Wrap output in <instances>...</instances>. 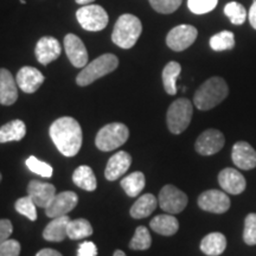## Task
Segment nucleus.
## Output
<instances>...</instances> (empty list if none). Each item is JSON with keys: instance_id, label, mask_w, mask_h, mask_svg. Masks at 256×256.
<instances>
[{"instance_id": "obj_1", "label": "nucleus", "mask_w": 256, "mask_h": 256, "mask_svg": "<svg viewBox=\"0 0 256 256\" xmlns=\"http://www.w3.org/2000/svg\"><path fill=\"white\" fill-rule=\"evenodd\" d=\"M50 136L57 150L66 156H75L82 146V128L74 118L63 116L50 126Z\"/></svg>"}, {"instance_id": "obj_2", "label": "nucleus", "mask_w": 256, "mask_h": 256, "mask_svg": "<svg viewBox=\"0 0 256 256\" xmlns=\"http://www.w3.org/2000/svg\"><path fill=\"white\" fill-rule=\"evenodd\" d=\"M229 94L226 82L222 78L215 76L203 83L194 92V104L200 110H209L220 104Z\"/></svg>"}, {"instance_id": "obj_3", "label": "nucleus", "mask_w": 256, "mask_h": 256, "mask_svg": "<svg viewBox=\"0 0 256 256\" xmlns=\"http://www.w3.org/2000/svg\"><path fill=\"white\" fill-rule=\"evenodd\" d=\"M142 32L140 19L136 16L126 14L118 19L114 25L112 40L121 49H130L136 46Z\"/></svg>"}, {"instance_id": "obj_4", "label": "nucleus", "mask_w": 256, "mask_h": 256, "mask_svg": "<svg viewBox=\"0 0 256 256\" xmlns=\"http://www.w3.org/2000/svg\"><path fill=\"white\" fill-rule=\"evenodd\" d=\"M119 66V60L113 54H104L82 68L81 72L76 78V83L80 87H87L96 80L104 78L113 72Z\"/></svg>"}, {"instance_id": "obj_5", "label": "nucleus", "mask_w": 256, "mask_h": 256, "mask_svg": "<svg viewBox=\"0 0 256 256\" xmlns=\"http://www.w3.org/2000/svg\"><path fill=\"white\" fill-rule=\"evenodd\" d=\"M130 136V130L126 124L113 122L106 124L96 134L95 145L104 152H110L119 148L127 142Z\"/></svg>"}, {"instance_id": "obj_6", "label": "nucleus", "mask_w": 256, "mask_h": 256, "mask_svg": "<svg viewBox=\"0 0 256 256\" xmlns=\"http://www.w3.org/2000/svg\"><path fill=\"white\" fill-rule=\"evenodd\" d=\"M194 107L188 98H178L168 107L166 121L170 132L180 134L188 127L191 122Z\"/></svg>"}, {"instance_id": "obj_7", "label": "nucleus", "mask_w": 256, "mask_h": 256, "mask_svg": "<svg viewBox=\"0 0 256 256\" xmlns=\"http://www.w3.org/2000/svg\"><path fill=\"white\" fill-rule=\"evenodd\" d=\"M76 18L82 28L87 31H101L108 25V14L98 5H86L76 12Z\"/></svg>"}, {"instance_id": "obj_8", "label": "nucleus", "mask_w": 256, "mask_h": 256, "mask_svg": "<svg viewBox=\"0 0 256 256\" xmlns=\"http://www.w3.org/2000/svg\"><path fill=\"white\" fill-rule=\"evenodd\" d=\"M158 203L162 210L171 215L180 214L188 206V196L174 185H165L159 192Z\"/></svg>"}, {"instance_id": "obj_9", "label": "nucleus", "mask_w": 256, "mask_h": 256, "mask_svg": "<svg viewBox=\"0 0 256 256\" xmlns=\"http://www.w3.org/2000/svg\"><path fill=\"white\" fill-rule=\"evenodd\" d=\"M198 34L197 28L192 25H178L172 28L166 37V44L174 51H184L194 43Z\"/></svg>"}, {"instance_id": "obj_10", "label": "nucleus", "mask_w": 256, "mask_h": 256, "mask_svg": "<svg viewBox=\"0 0 256 256\" xmlns=\"http://www.w3.org/2000/svg\"><path fill=\"white\" fill-rule=\"evenodd\" d=\"M198 206L208 212L224 214L230 208V198L223 191L208 190L198 197Z\"/></svg>"}, {"instance_id": "obj_11", "label": "nucleus", "mask_w": 256, "mask_h": 256, "mask_svg": "<svg viewBox=\"0 0 256 256\" xmlns=\"http://www.w3.org/2000/svg\"><path fill=\"white\" fill-rule=\"evenodd\" d=\"M78 203V196L72 191H63L60 194H56V196L52 198L49 206L46 208V214L50 218L55 217L66 216L70 211L75 209V206Z\"/></svg>"}, {"instance_id": "obj_12", "label": "nucleus", "mask_w": 256, "mask_h": 256, "mask_svg": "<svg viewBox=\"0 0 256 256\" xmlns=\"http://www.w3.org/2000/svg\"><path fill=\"white\" fill-rule=\"evenodd\" d=\"M224 142L226 139L222 132L218 130H208L198 136L194 148L202 156H212L223 148Z\"/></svg>"}, {"instance_id": "obj_13", "label": "nucleus", "mask_w": 256, "mask_h": 256, "mask_svg": "<svg viewBox=\"0 0 256 256\" xmlns=\"http://www.w3.org/2000/svg\"><path fill=\"white\" fill-rule=\"evenodd\" d=\"M64 49L70 63L76 68H84L88 63V51L84 43L76 34H69L64 38Z\"/></svg>"}, {"instance_id": "obj_14", "label": "nucleus", "mask_w": 256, "mask_h": 256, "mask_svg": "<svg viewBox=\"0 0 256 256\" xmlns=\"http://www.w3.org/2000/svg\"><path fill=\"white\" fill-rule=\"evenodd\" d=\"M218 183L224 192L230 194H240L247 188V182L238 170L226 168L218 174Z\"/></svg>"}, {"instance_id": "obj_15", "label": "nucleus", "mask_w": 256, "mask_h": 256, "mask_svg": "<svg viewBox=\"0 0 256 256\" xmlns=\"http://www.w3.org/2000/svg\"><path fill=\"white\" fill-rule=\"evenodd\" d=\"M60 52H62V48H60V42L54 37H42L34 48L37 60L43 66H48L49 63L56 60Z\"/></svg>"}, {"instance_id": "obj_16", "label": "nucleus", "mask_w": 256, "mask_h": 256, "mask_svg": "<svg viewBox=\"0 0 256 256\" xmlns=\"http://www.w3.org/2000/svg\"><path fill=\"white\" fill-rule=\"evenodd\" d=\"M44 80L46 78L43 76V74L34 66H23L19 70L17 78H16L18 87L26 94H32V92H37L43 84Z\"/></svg>"}, {"instance_id": "obj_17", "label": "nucleus", "mask_w": 256, "mask_h": 256, "mask_svg": "<svg viewBox=\"0 0 256 256\" xmlns=\"http://www.w3.org/2000/svg\"><path fill=\"white\" fill-rule=\"evenodd\" d=\"M232 158L234 164L241 170H252L256 168V151L246 142H238L232 146Z\"/></svg>"}, {"instance_id": "obj_18", "label": "nucleus", "mask_w": 256, "mask_h": 256, "mask_svg": "<svg viewBox=\"0 0 256 256\" xmlns=\"http://www.w3.org/2000/svg\"><path fill=\"white\" fill-rule=\"evenodd\" d=\"M28 194L34 200L37 206L46 209L52 198L56 196V188L49 183L31 180L28 185Z\"/></svg>"}, {"instance_id": "obj_19", "label": "nucleus", "mask_w": 256, "mask_h": 256, "mask_svg": "<svg viewBox=\"0 0 256 256\" xmlns=\"http://www.w3.org/2000/svg\"><path fill=\"white\" fill-rule=\"evenodd\" d=\"M132 164V158L127 152L120 151L115 153L110 159L108 160L107 168L104 171V177L107 180L114 182L119 179L121 176H124L130 170Z\"/></svg>"}, {"instance_id": "obj_20", "label": "nucleus", "mask_w": 256, "mask_h": 256, "mask_svg": "<svg viewBox=\"0 0 256 256\" xmlns=\"http://www.w3.org/2000/svg\"><path fill=\"white\" fill-rule=\"evenodd\" d=\"M8 69H0V104L11 106L18 100V84Z\"/></svg>"}, {"instance_id": "obj_21", "label": "nucleus", "mask_w": 256, "mask_h": 256, "mask_svg": "<svg viewBox=\"0 0 256 256\" xmlns=\"http://www.w3.org/2000/svg\"><path fill=\"white\" fill-rule=\"evenodd\" d=\"M70 218L68 216H60L52 218V220L48 224L43 232L44 240L50 242H60L63 240L68 238L66 229H68V224Z\"/></svg>"}, {"instance_id": "obj_22", "label": "nucleus", "mask_w": 256, "mask_h": 256, "mask_svg": "<svg viewBox=\"0 0 256 256\" xmlns=\"http://www.w3.org/2000/svg\"><path fill=\"white\" fill-rule=\"evenodd\" d=\"M226 248V238L220 232H211L200 242V250L208 256H220Z\"/></svg>"}, {"instance_id": "obj_23", "label": "nucleus", "mask_w": 256, "mask_h": 256, "mask_svg": "<svg viewBox=\"0 0 256 256\" xmlns=\"http://www.w3.org/2000/svg\"><path fill=\"white\" fill-rule=\"evenodd\" d=\"M156 206H158V200H156L154 194H142L130 208V216L136 220L146 218L156 210Z\"/></svg>"}, {"instance_id": "obj_24", "label": "nucleus", "mask_w": 256, "mask_h": 256, "mask_svg": "<svg viewBox=\"0 0 256 256\" xmlns=\"http://www.w3.org/2000/svg\"><path fill=\"white\" fill-rule=\"evenodd\" d=\"M150 226L153 232L162 236H172L178 232L179 223L174 216L171 214L166 215H158L151 220Z\"/></svg>"}, {"instance_id": "obj_25", "label": "nucleus", "mask_w": 256, "mask_h": 256, "mask_svg": "<svg viewBox=\"0 0 256 256\" xmlns=\"http://www.w3.org/2000/svg\"><path fill=\"white\" fill-rule=\"evenodd\" d=\"M26 134V126L22 120H12L0 127V144L19 142Z\"/></svg>"}, {"instance_id": "obj_26", "label": "nucleus", "mask_w": 256, "mask_h": 256, "mask_svg": "<svg viewBox=\"0 0 256 256\" xmlns=\"http://www.w3.org/2000/svg\"><path fill=\"white\" fill-rule=\"evenodd\" d=\"M72 182L76 186L84 191H94L98 188V182L92 168L87 165L78 166L72 174Z\"/></svg>"}, {"instance_id": "obj_27", "label": "nucleus", "mask_w": 256, "mask_h": 256, "mask_svg": "<svg viewBox=\"0 0 256 256\" xmlns=\"http://www.w3.org/2000/svg\"><path fill=\"white\" fill-rule=\"evenodd\" d=\"M182 72V66L178 62H170L165 66L162 70V84H164L165 92L168 95H174L177 92V78Z\"/></svg>"}, {"instance_id": "obj_28", "label": "nucleus", "mask_w": 256, "mask_h": 256, "mask_svg": "<svg viewBox=\"0 0 256 256\" xmlns=\"http://www.w3.org/2000/svg\"><path fill=\"white\" fill-rule=\"evenodd\" d=\"M146 184L145 176L142 172H133L121 180V186L130 197H136L144 190Z\"/></svg>"}, {"instance_id": "obj_29", "label": "nucleus", "mask_w": 256, "mask_h": 256, "mask_svg": "<svg viewBox=\"0 0 256 256\" xmlns=\"http://www.w3.org/2000/svg\"><path fill=\"white\" fill-rule=\"evenodd\" d=\"M66 234H68V238L70 240H82L92 235V226L84 218L70 220Z\"/></svg>"}, {"instance_id": "obj_30", "label": "nucleus", "mask_w": 256, "mask_h": 256, "mask_svg": "<svg viewBox=\"0 0 256 256\" xmlns=\"http://www.w3.org/2000/svg\"><path fill=\"white\" fill-rule=\"evenodd\" d=\"M209 43L214 51L230 50L235 46V36L230 31H222L211 37Z\"/></svg>"}, {"instance_id": "obj_31", "label": "nucleus", "mask_w": 256, "mask_h": 256, "mask_svg": "<svg viewBox=\"0 0 256 256\" xmlns=\"http://www.w3.org/2000/svg\"><path fill=\"white\" fill-rule=\"evenodd\" d=\"M151 234H150L146 226H138L132 241L130 243V248L133 249V250H146V249L151 247Z\"/></svg>"}, {"instance_id": "obj_32", "label": "nucleus", "mask_w": 256, "mask_h": 256, "mask_svg": "<svg viewBox=\"0 0 256 256\" xmlns=\"http://www.w3.org/2000/svg\"><path fill=\"white\" fill-rule=\"evenodd\" d=\"M224 14L230 19L234 25H242L247 19V11H246L244 6L235 2L226 5Z\"/></svg>"}, {"instance_id": "obj_33", "label": "nucleus", "mask_w": 256, "mask_h": 256, "mask_svg": "<svg viewBox=\"0 0 256 256\" xmlns=\"http://www.w3.org/2000/svg\"><path fill=\"white\" fill-rule=\"evenodd\" d=\"M36 203L34 200L28 196L22 197L16 202L14 208L20 215L28 217L30 220H37V210H36Z\"/></svg>"}, {"instance_id": "obj_34", "label": "nucleus", "mask_w": 256, "mask_h": 256, "mask_svg": "<svg viewBox=\"0 0 256 256\" xmlns=\"http://www.w3.org/2000/svg\"><path fill=\"white\" fill-rule=\"evenodd\" d=\"M25 164H26L28 168L30 170L31 172L40 174L44 178H50L54 174V170L49 164H46V162H40V160L36 158L34 156H28Z\"/></svg>"}, {"instance_id": "obj_35", "label": "nucleus", "mask_w": 256, "mask_h": 256, "mask_svg": "<svg viewBox=\"0 0 256 256\" xmlns=\"http://www.w3.org/2000/svg\"><path fill=\"white\" fill-rule=\"evenodd\" d=\"M218 0H188V8L194 14H206L212 11Z\"/></svg>"}, {"instance_id": "obj_36", "label": "nucleus", "mask_w": 256, "mask_h": 256, "mask_svg": "<svg viewBox=\"0 0 256 256\" xmlns=\"http://www.w3.org/2000/svg\"><path fill=\"white\" fill-rule=\"evenodd\" d=\"M156 12L162 14H174L182 5V0H148Z\"/></svg>"}, {"instance_id": "obj_37", "label": "nucleus", "mask_w": 256, "mask_h": 256, "mask_svg": "<svg viewBox=\"0 0 256 256\" xmlns=\"http://www.w3.org/2000/svg\"><path fill=\"white\" fill-rule=\"evenodd\" d=\"M243 241L248 246L256 244V214H249L244 220Z\"/></svg>"}, {"instance_id": "obj_38", "label": "nucleus", "mask_w": 256, "mask_h": 256, "mask_svg": "<svg viewBox=\"0 0 256 256\" xmlns=\"http://www.w3.org/2000/svg\"><path fill=\"white\" fill-rule=\"evenodd\" d=\"M20 243L16 240H8L0 244V256H19Z\"/></svg>"}, {"instance_id": "obj_39", "label": "nucleus", "mask_w": 256, "mask_h": 256, "mask_svg": "<svg viewBox=\"0 0 256 256\" xmlns=\"http://www.w3.org/2000/svg\"><path fill=\"white\" fill-rule=\"evenodd\" d=\"M12 232H14V226H12L11 220L5 218L0 220V244L8 241Z\"/></svg>"}, {"instance_id": "obj_40", "label": "nucleus", "mask_w": 256, "mask_h": 256, "mask_svg": "<svg viewBox=\"0 0 256 256\" xmlns=\"http://www.w3.org/2000/svg\"><path fill=\"white\" fill-rule=\"evenodd\" d=\"M78 256H98V248H96L95 243L87 241L80 244Z\"/></svg>"}, {"instance_id": "obj_41", "label": "nucleus", "mask_w": 256, "mask_h": 256, "mask_svg": "<svg viewBox=\"0 0 256 256\" xmlns=\"http://www.w3.org/2000/svg\"><path fill=\"white\" fill-rule=\"evenodd\" d=\"M248 18H249V23H250L252 26L256 30V0L252 2L250 8H249Z\"/></svg>"}, {"instance_id": "obj_42", "label": "nucleus", "mask_w": 256, "mask_h": 256, "mask_svg": "<svg viewBox=\"0 0 256 256\" xmlns=\"http://www.w3.org/2000/svg\"><path fill=\"white\" fill-rule=\"evenodd\" d=\"M36 256H63L60 254V252L55 250V249H51V248H46V249H42L37 252Z\"/></svg>"}, {"instance_id": "obj_43", "label": "nucleus", "mask_w": 256, "mask_h": 256, "mask_svg": "<svg viewBox=\"0 0 256 256\" xmlns=\"http://www.w3.org/2000/svg\"><path fill=\"white\" fill-rule=\"evenodd\" d=\"M75 2H76V4L86 6V5H90L92 2H95V0H75Z\"/></svg>"}, {"instance_id": "obj_44", "label": "nucleus", "mask_w": 256, "mask_h": 256, "mask_svg": "<svg viewBox=\"0 0 256 256\" xmlns=\"http://www.w3.org/2000/svg\"><path fill=\"white\" fill-rule=\"evenodd\" d=\"M113 256H127L122 250H115Z\"/></svg>"}, {"instance_id": "obj_45", "label": "nucleus", "mask_w": 256, "mask_h": 256, "mask_svg": "<svg viewBox=\"0 0 256 256\" xmlns=\"http://www.w3.org/2000/svg\"><path fill=\"white\" fill-rule=\"evenodd\" d=\"M2 174H0V182H2Z\"/></svg>"}]
</instances>
